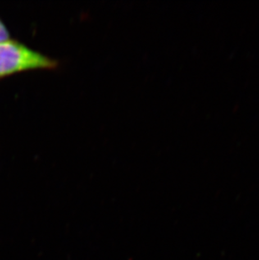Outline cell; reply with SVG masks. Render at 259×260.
Returning <instances> with one entry per match:
<instances>
[{"label":"cell","instance_id":"cell-1","mask_svg":"<svg viewBox=\"0 0 259 260\" xmlns=\"http://www.w3.org/2000/svg\"><path fill=\"white\" fill-rule=\"evenodd\" d=\"M58 61L16 40L0 42V79L31 70L56 69Z\"/></svg>","mask_w":259,"mask_h":260},{"label":"cell","instance_id":"cell-2","mask_svg":"<svg viewBox=\"0 0 259 260\" xmlns=\"http://www.w3.org/2000/svg\"><path fill=\"white\" fill-rule=\"evenodd\" d=\"M10 39V31L8 30L5 23L0 20V42H5Z\"/></svg>","mask_w":259,"mask_h":260}]
</instances>
